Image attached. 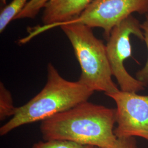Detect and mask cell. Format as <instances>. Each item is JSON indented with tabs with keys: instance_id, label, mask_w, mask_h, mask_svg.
Segmentation results:
<instances>
[{
	"instance_id": "1",
	"label": "cell",
	"mask_w": 148,
	"mask_h": 148,
	"mask_svg": "<svg viewBox=\"0 0 148 148\" xmlns=\"http://www.w3.org/2000/svg\"><path fill=\"white\" fill-rule=\"evenodd\" d=\"M116 109L88 101L43 120L40 125L43 139L68 140L97 148L114 145Z\"/></svg>"
},
{
	"instance_id": "2",
	"label": "cell",
	"mask_w": 148,
	"mask_h": 148,
	"mask_svg": "<svg viewBox=\"0 0 148 148\" xmlns=\"http://www.w3.org/2000/svg\"><path fill=\"white\" fill-rule=\"evenodd\" d=\"M94 92L79 80L64 79L49 63L47 82L42 90L24 105L16 107L14 116L0 128V135L5 136L23 125L42 121L66 111L88 101Z\"/></svg>"
},
{
	"instance_id": "3",
	"label": "cell",
	"mask_w": 148,
	"mask_h": 148,
	"mask_svg": "<svg viewBox=\"0 0 148 148\" xmlns=\"http://www.w3.org/2000/svg\"><path fill=\"white\" fill-rule=\"evenodd\" d=\"M73 48L81 68L79 81L95 91L108 94L119 90L113 81L106 45L95 37L92 28L82 24L60 26Z\"/></svg>"
},
{
	"instance_id": "4",
	"label": "cell",
	"mask_w": 148,
	"mask_h": 148,
	"mask_svg": "<svg viewBox=\"0 0 148 148\" xmlns=\"http://www.w3.org/2000/svg\"><path fill=\"white\" fill-rule=\"evenodd\" d=\"M140 25L136 18L130 16L114 27L107 39L106 51L111 73L116 79L120 90L124 92L137 93L147 86L129 74L123 64L132 55L130 36L133 35L141 40L144 39Z\"/></svg>"
},
{
	"instance_id": "5",
	"label": "cell",
	"mask_w": 148,
	"mask_h": 148,
	"mask_svg": "<svg viewBox=\"0 0 148 148\" xmlns=\"http://www.w3.org/2000/svg\"><path fill=\"white\" fill-rule=\"evenodd\" d=\"M148 13V0H93L79 16L67 22L58 24H82L104 30L106 39L114 27L132 14Z\"/></svg>"
},
{
	"instance_id": "6",
	"label": "cell",
	"mask_w": 148,
	"mask_h": 148,
	"mask_svg": "<svg viewBox=\"0 0 148 148\" xmlns=\"http://www.w3.org/2000/svg\"><path fill=\"white\" fill-rule=\"evenodd\" d=\"M106 95L116 105V137H139L148 142V95L120 90Z\"/></svg>"
},
{
	"instance_id": "7",
	"label": "cell",
	"mask_w": 148,
	"mask_h": 148,
	"mask_svg": "<svg viewBox=\"0 0 148 148\" xmlns=\"http://www.w3.org/2000/svg\"><path fill=\"white\" fill-rule=\"evenodd\" d=\"M93 0H50L44 7L42 27H36L23 40L29 42L44 31L57 27L59 24L70 21L85 10Z\"/></svg>"
},
{
	"instance_id": "8",
	"label": "cell",
	"mask_w": 148,
	"mask_h": 148,
	"mask_svg": "<svg viewBox=\"0 0 148 148\" xmlns=\"http://www.w3.org/2000/svg\"><path fill=\"white\" fill-rule=\"evenodd\" d=\"M27 0H13L6 5L0 14V32H3L8 24L14 21L27 5Z\"/></svg>"
},
{
	"instance_id": "9",
	"label": "cell",
	"mask_w": 148,
	"mask_h": 148,
	"mask_svg": "<svg viewBox=\"0 0 148 148\" xmlns=\"http://www.w3.org/2000/svg\"><path fill=\"white\" fill-rule=\"evenodd\" d=\"M16 107L13 104V100L10 91L7 90L4 84L0 83V120L13 116Z\"/></svg>"
},
{
	"instance_id": "10",
	"label": "cell",
	"mask_w": 148,
	"mask_h": 148,
	"mask_svg": "<svg viewBox=\"0 0 148 148\" xmlns=\"http://www.w3.org/2000/svg\"><path fill=\"white\" fill-rule=\"evenodd\" d=\"M32 148H97V147L68 140H56L39 141L35 143Z\"/></svg>"
},
{
	"instance_id": "11",
	"label": "cell",
	"mask_w": 148,
	"mask_h": 148,
	"mask_svg": "<svg viewBox=\"0 0 148 148\" xmlns=\"http://www.w3.org/2000/svg\"><path fill=\"white\" fill-rule=\"evenodd\" d=\"M49 1L50 0L29 1L21 12L16 16L14 20L25 18H34Z\"/></svg>"
},
{
	"instance_id": "12",
	"label": "cell",
	"mask_w": 148,
	"mask_h": 148,
	"mask_svg": "<svg viewBox=\"0 0 148 148\" xmlns=\"http://www.w3.org/2000/svg\"><path fill=\"white\" fill-rule=\"evenodd\" d=\"M142 30H143L144 39V41L146 43L148 52V15L146 16L145 21L140 25ZM137 79L143 82L145 85H148V57L147 62L144 67L140 70L138 71L136 74Z\"/></svg>"
},
{
	"instance_id": "13",
	"label": "cell",
	"mask_w": 148,
	"mask_h": 148,
	"mask_svg": "<svg viewBox=\"0 0 148 148\" xmlns=\"http://www.w3.org/2000/svg\"><path fill=\"white\" fill-rule=\"evenodd\" d=\"M109 148H137V147L134 137H122L117 138L116 142L114 145Z\"/></svg>"
}]
</instances>
